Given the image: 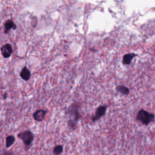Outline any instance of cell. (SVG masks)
<instances>
[{
  "label": "cell",
  "instance_id": "cell-3",
  "mask_svg": "<svg viewBox=\"0 0 155 155\" xmlns=\"http://www.w3.org/2000/svg\"><path fill=\"white\" fill-rule=\"evenodd\" d=\"M17 136L18 138L21 139L23 143L27 146L30 145L34 139V135L33 133L30 130H25L22 131L18 133Z\"/></svg>",
  "mask_w": 155,
  "mask_h": 155
},
{
  "label": "cell",
  "instance_id": "cell-2",
  "mask_svg": "<svg viewBox=\"0 0 155 155\" xmlns=\"http://www.w3.org/2000/svg\"><path fill=\"white\" fill-rule=\"evenodd\" d=\"M155 116L153 113H149L145 110H140L138 111L136 119L140 121L142 124L147 125L154 120Z\"/></svg>",
  "mask_w": 155,
  "mask_h": 155
},
{
  "label": "cell",
  "instance_id": "cell-8",
  "mask_svg": "<svg viewBox=\"0 0 155 155\" xmlns=\"http://www.w3.org/2000/svg\"><path fill=\"white\" fill-rule=\"evenodd\" d=\"M137 56V54L135 53H129L125 54L123 56L122 63L124 65H130L131 64L133 59Z\"/></svg>",
  "mask_w": 155,
  "mask_h": 155
},
{
  "label": "cell",
  "instance_id": "cell-7",
  "mask_svg": "<svg viewBox=\"0 0 155 155\" xmlns=\"http://www.w3.org/2000/svg\"><path fill=\"white\" fill-rule=\"evenodd\" d=\"M4 33L7 34L10 31L11 29L15 30L17 28V26L12 20L8 19L4 22Z\"/></svg>",
  "mask_w": 155,
  "mask_h": 155
},
{
  "label": "cell",
  "instance_id": "cell-10",
  "mask_svg": "<svg viewBox=\"0 0 155 155\" xmlns=\"http://www.w3.org/2000/svg\"><path fill=\"white\" fill-rule=\"evenodd\" d=\"M116 90L118 93L123 95H128L130 93L129 88L124 85H117L116 87Z\"/></svg>",
  "mask_w": 155,
  "mask_h": 155
},
{
  "label": "cell",
  "instance_id": "cell-1",
  "mask_svg": "<svg viewBox=\"0 0 155 155\" xmlns=\"http://www.w3.org/2000/svg\"><path fill=\"white\" fill-rule=\"evenodd\" d=\"M68 120L67 124L68 127L71 130H74L76 128L78 120L80 119V113L79 111V105L76 103H73L69 107L67 111Z\"/></svg>",
  "mask_w": 155,
  "mask_h": 155
},
{
  "label": "cell",
  "instance_id": "cell-14",
  "mask_svg": "<svg viewBox=\"0 0 155 155\" xmlns=\"http://www.w3.org/2000/svg\"><path fill=\"white\" fill-rule=\"evenodd\" d=\"M6 96H7V93L4 94V99H6Z\"/></svg>",
  "mask_w": 155,
  "mask_h": 155
},
{
  "label": "cell",
  "instance_id": "cell-6",
  "mask_svg": "<svg viewBox=\"0 0 155 155\" xmlns=\"http://www.w3.org/2000/svg\"><path fill=\"white\" fill-rule=\"evenodd\" d=\"M47 112H48L47 110H43V109L37 110L35 113H33V117L36 121L41 122L44 119Z\"/></svg>",
  "mask_w": 155,
  "mask_h": 155
},
{
  "label": "cell",
  "instance_id": "cell-12",
  "mask_svg": "<svg viewBox=\"0 0 155 155\" xmlns=\"http://www.w3.org/2000/svg\"><path fill=\"white\" fill-rule=\"evenodd\" d=\"M63 146L62 145H58L54 147L53 152L54 155H60L63 152Z\"/></svg>",
  "mask_w": 155,
  "mask_h": 155
},
{
  "label": "cell",
  "instance_id": "cell-13",
  "mask_svg": "<svg viewBox=\"0 0 155 155\" xmlns=\"http://www.w3.org/2000/svg\"><path fill=\"white\" fill-rule=\"evenodd\" d=\"M2 155H13V153H12V151H9V150H5L3 151L2 153Z\"/></svg>",
  "mask_w": 155,
  "mask_h": 155
},
{
  "label": "cell",
  "instance_id": "cell-5",
  "mask_svg": "<svg viewBox=\"0 0 155 155\" xmlns=\"http://www.w3.org/2000/svg\"><path fill=\"white\" fill-rule=\"evenodd\" d=\"M1 53L4 58H9L13 53V48L10 44L7 43L2 45L0 48Z\"/></svg>",
  "mask_w": 155,
  "mask_h": 155
},
{
  "label": "cell",
  "instance_id": "cell-9",
  "mask_svg": "<svg viewBox=\"0 0 155 155\" xmlns=\"http://www.w3.org/2000/svg\"><path fill=\"white\" fill-rule=\"evenodd\" d=\"M20 76L23 80L25 81H27L30 79L31 77V72L27 68V67H24L22 68V70L20 72Z\"/></svg>",
  "mask_w": 155,
  "mask_h": 155
},
{
  "label": "cell",
  "instance_id": "cell-4",
  "mask_svg": "<svg viewBox=\"0 0 155 155\" xmlns=\"http://www.w3.org/2000/svg\"><path fill=\"white\" fill-rule=\"evenodd\" d=\"M107 107H108V105H103L99 106L96 108L95 114L92 117L93 122H96V120H97L98 119L101 118L102 116H104L106 113Z\"/></svg>",
  "mask_w": 155,
  "mask_h": 155
},
{
  "label": "cell",
  "instance_id": "cell-11",
  "mask_svg": "<svg viewBox=\"0 0 155 155\" xmlns=\"http://www.w3.org/2000/svg\"><path fill=\"white\" fill-rule=\"evenodd\" d=\"M15 142V137L13 135L8 136L5 139V147L6 148L10 147Z\"/></svg>",
  "mask_w": 155,
  "mask_h": 155
}]
</instances>
